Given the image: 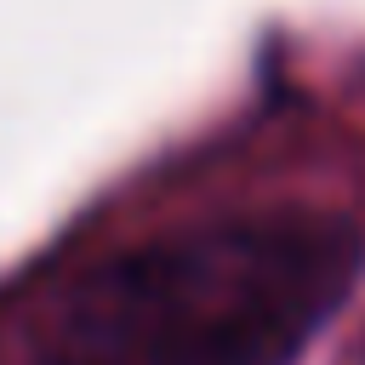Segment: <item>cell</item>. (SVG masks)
<instances>
[{"label":"cell","mask_w":365,"mask_h":365,"mask_svg":"<svg viewBox=\"0 0 365 365\" xmlns=\"http://www.w3.org/2000/svg\"><path fill=\"white\" fill-rule=\"evenodd\" d=\"M365 268L342 211L268 205L188 222L74 274L40 319V365H291Z\"/></svg>","instance_id":"cell-1"}]
</instances>
